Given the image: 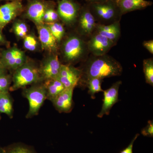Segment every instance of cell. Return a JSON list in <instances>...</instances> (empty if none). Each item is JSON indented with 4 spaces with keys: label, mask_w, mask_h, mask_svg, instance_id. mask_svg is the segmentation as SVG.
Instances as JSON below:
<instances>
[{
    "label": "cell",
    "mask_w": 153,
    "mask_h": 153,
    "mask_svg": "<svg viewBox=\"0 0 153 153\" xmlns=\"http://www.w3.org/2000/svg\"><path fill=\"white\" fill-rule=\"evenodd\" d=\"M85 61L84 67L81 69V78L84 77L85 81L94 77L103 79L120 76L123 72L120 63L107 54L102 56L91 55Z\"/></svg>",
    "instance_id": "1"
},
{
    "label": "cell",
    "mask_w": 153,
    "mask_h": 153,
    "mask_svg": "<svg viewBox=\"0 0 153 153\" xmlns=\"http://www.w3.org/2000/svg\"><path fill=\"white\" fill-rule=\"evenodd\" d=\"M86 4L97 24L107 25L120 22L123 15L117 3L105 0Z\"/></svg>",
    "instance_id": "2"
},
{
    "label": "cell",
    "mask_w": 153,
    "mask_h": 153,
    "mask_svg": "<svg viewBox=\"0 0 153 153\" xmlns=\"http://www.w3.org/2000/svg\"><path fill=\"white\" fill-rule=\"evenodd\" d=\"M80 35H71L64 41L61 47L63 60L71 64L87 59L89 52L86 41Z\"/></svg>",
    "instance_id": "3"
},
{
    "label": "cell",
    "mask_w": 153,
    "mask_h": 153,
    "mask_svg": "<svg viewBox=\"0 0 153 153\" xmlns=\"http://www.w3.org/2000/svg\"><path fill=\"white\" fill-rule=\"evenodd\" d=\"M43 82L41 79L39 68L33 63L27 61L24 65L14 71L12 76V85L10 91H13Z\"/></svg>",
    "instance_id": "4"
},
{
    "label": "cell",
    "mask_w": 153,
    "mask_h": 153,
    "mask_svg": "<svg viewBox=\"0 0 153 153\" xmlns=\"http://www.w3.org/2000/svg\"><path fill=\"white\" fill-rule=\"evenodd\" d=\"M23 94L29 102V108L26 115L27 118L37 115L47 100V91L43 82L31 85L27 88H24Z\"/></svg>",
    "instance_id": "5"
},
{
    "label": "cell",
    "mask_w": 153,
    "mask_h": 153,
    "mask_svg": "<svg viewBox=\"0 0 153 153\" xmlns=\"http://www.w3.org/2000/svg\"><path fill=\"white\" fill-rule=\"evenodd\" d=\"M54 7V3L44 0H28L25 10V16L30 19L36 26L44 24L43 17L47 9Z\"/></svg>",
    "instance_id": "6"
},
{
    "label": "cell",
    "mask_w": 153,
    "mask_h": 153,
    "mask_svg": "<svg viewBox=\"0 0 153 153\" xmlns=\"http://www.w3.org/2000/svg\"><path fill=\"white\" fill-rule=\"evenodd\" d=\"M0 61L7 70L13 71L27 61L25 52L16 46L1 51Z\"/></svg>",
    "instance_id": "7"
},
{
    "label": "cell",
    "mask_w": 153,
    "mask_h": 153,
    "mask_svg": "<svg viewBox=\"0 0 153 153\" xmlns=\"http://www.w3.org/2000/svg\"><path fill=\"white\" fill-rule=\"evenodd\" d=\"M81 8L74 0H57L59 19L66 25H73L77 21Z\"/></svg>",
    "instance_id": "8"
},
{
    "label": "cell",
    "mask_w": 153,
    "mask_h": 153,
    "mask_svg": "<svg viewBox=\"0 0 153 153\" xmlns=\"http://www.w3.org/2000/svg\"><path fill=\"white\" fill-rule=\"evenodd\" d=\"M89 53L94 56L106 55L115 44L104 37L94 31L86 41Z\"/></svg>",
    "instance_id": "9"
},
{
    "label": "cell",
    "mask_w": 153,
    "mask_h": 153,
    "mask_svg": "<svg viewBox=\"0 0 153 153\" xmlns=\"http://www.w3.org/2000/svg\"><path fill=\"white\" fill-rule=\"evenodd\" d=\"M24 10L22 0L9 2L0 6V29L3 30Z\"/></svg>",
    "instance_id": "10"
},
{
    "label": "cell",
    "mask_w": 153,
    "mask_h": 153,
    "mask_svg": "<svg viewBox=\"0 0 153 153\" xmlns=\"http://www.w3.org/2000/svg\"><path fill=\"white\" fill-rule=\"evenodd\" d=\"M82 76L81 69L75 68L71 64H62L57 78L65 88H74Z\"/></svg>",
    "instance_id": "11"
},
{
    "label": "cell",
    "mask_w": 153,
    "mask_h": 153,
    "mask_svg": "<svg viewBox=\"0 0 153 153\" xmlns=\"http://www.w3.org/2000/svg\"><path fill=\"white\" fill-rule=\"evenodd\" d=\"M77 20L79 35L90 37L95 31L97 23L87 4L81 7Z\"/></svg>",
    "instance_id": "12"
},
{
    "label": "cell",
    "mask_w": 153,
    "mask_h": 153,
    "mask_svg": "<svg viewBox=\"0 0 153 153\" xmlns=\"http://www.w3.org/2000/svg\"><path fill=\"white\" fill-rule=\"evenodd\" d=\"M61 65L57 55H52L47 57L39 68L43 82L56 79L59 74Z\"/></svg>",
    "instance_id": "13"
},
{
    "label": "cell",
    "mask_w": 153,
    "mask_h": 153,
    "mask_svg": "<svg viewBox=\"0 0 153 153\" xmlns=\"http://www.w3.org/2000/svg\"><path fill=\"white\" fill-rule=\"evenodd\" d=\"M121 84V81H118L108 89L103 91V104L100 112L97 115L98 117L102 118L104 115H109L113 106L118 101L119 90Z\"/></svg>",
    "instance_id": "14"
},
{
    "label": "cell",
    "mask_w": 153,
    "mask_h": 153,
    "mask_svg": "<svg viewBox=\"0 0 153 153\" xmlns=\"http://www.w3.org/2000/svg\"><path fill=\"white\" fill-rule=\"evenodd\" d=\"M74 88H65L52 102L55 109L60 113H69L73 108Z\"/></svg>",
    "instance_id": "15"
},
{
    "label": "cell",
    "mask_w": 153,
    "mask_h": 153,
    "mask_svg": "<svg viewBox=\"0 0 153 153\" xmlns=\"http://www.w3.org/2000/svg\"><path fill=\"white\" fill-rule=\"evenodd\" d=\"M39 39L42 48L51 52H55L57 49V40L52 35L46 24L37 26Z\"/></svg>",
    "instance_id": "16"
},
{
    "label": "cell",
    "mask_w": 153,
    "mask_h": 153,
    "mask_svg": "<svg viewBox=\"0 0 153 153\" xmlns=\"http://www.w3.org/2000/svg\"><path fill=\"white\" fill-rule=\"evenodd\" d=\"M95 31L106 37L116 45L121 36L120 22L107 25L97 24Z\"/></svg>",
    "instance_id": "17"
},
{
    "label": "cell",
    "mask_w": 153,
    "mask_h": 153,
    "mask_svg": "<svg viewBox=\"0 0 153 153\" xmlns=\"http://www.w3.org/2000/svg\"><path fill=\"white\" fill-rule=\"evenodd\" d=\"M117 3L123 15L132 11L144 10L153 4L152 1L146 0H119Z\"/></svg>",
    "instance_id": "18"
},
{
    "label": "cell",
    "mask_w": 153,
    "mask_h": 153,
    "mask_svg": "<svg viewBox=\"0 0 153 153\" xmlns=\"http://www.w3.org/2000/svg\"><path fill=\"white\" fill-rule=\"evenodd\" d=\"M43 83L47 91V99L51 102L66 88L57 79L46 80Z\"/></svg>",
    "instance_id": "19"
},
{
    "label": "cell",
    "mask_w": 153,
    "mask_h": 153,
    "mask_svg": "<svg viewBox=\"0 0 153 153\" xmlns=\"http://www.w3.org/2000/svg\"><path fill=\"white\" fill-rule=\"evenodd\" d=\"M0 113L5 114L11 118L13 117V102L9 91L0 93Z\"/></svg>",
    "instance_id": "20"
},
{
    "label": "cell",
    "mask_w": 153,
    "mask_h": 153,
    "mask_svg": "<svg viewBox=\"0 0 153 153\" xmlns=\"http://www.w3.org/2000/svg\"><path fill=\"white\" fill-rule=\"evenodd\" d=\"M103 81V79L100 78H90L85 81L88 88V92L92 99L95 98L96 93L99 92L103 91L101 87L102 83Z\"/></svg>",
    "instance_id": "21"
},
{
    "label": "cell",
    "mask_w": 153,
    "mask_h": 153,
    "mask_svg": "<svg viewBox=\"0 0 153 153\" xmlns=\"http://www.w3.org/2000/svg\"><path fill=\"white\" fill-rule=\"evenodd\" d=\"M46 24L52 35L57 40V43H60L65 35V30L63 25L58 22Z\"/></svg>",
    "instance_id": "22"
},
{
    "label": "cell",
    "mask_w": 153,
    "mask_h": 153,
    "mask_svg": "<svg viewBox=\"0 0 153 153\" xmlns=\"http://www.w3.org/2000/svg\"><path fill=\"white\" fill-rule=\"evenodd\" d=\"M143 67L146 82L152 86L153 85V59H145L143 61Z\"/></svg>",
    "instance_id": "23"
},
{
    "label": "cell",
    "mask_w": 153,
    "mask_h": 153,
    "mask_svg": "<svg viewBox=\"0 0 153 153\" xmlns=\"http://www.w3.org/2000/svg\"><path fill=\"white\" fill-rule=\"evenodd\" d=\"M13 29L17 37L24 38L27 35L28 29L26 23L22 20H17L14 22Z\"/></svg>",
    "instance_id": "24"
},
{
    "label": "cell",
    "mask_w": 153,
    "mask_h": 153,
    "mask_svg": "<svg viewBox=\"0 0 153 153\" xmlns=\"http://www.w3.org/2000/svg\"><path fill=\"white\" fill-rule=\"evenodd\" d=\"M59 19V16L57 10H55L54 7L47 9L43 17L44 23H53L58 22Z\"/></svg>",
    "instance_id": "25"
},
{
    "label": "cell",
    "mask_w": 153,
    "mask_h": 153,
    "mask_svg": "<svg viewBox=\"0 0 153 153\" xmlns=\"http://www.w3.org/2000/svg\"><path fill=\"white\" fill-rule=\"evenodd\" d=\"M24 46L27 50L30 51L36 50L38 47V41L35 36L27 35L24 38Z\"/></svg>",
    "instance_id": "26"
},
{
    "label": "cell",
    "mask_w": 153,
    "mask_h": 153,
    "mask_svg": "<svg viewBox=\"0 0 153 153\" xmlns=\"http://www.w3.org/2000/svg\"><path fill=\"white\" fill-rule=\"evenodd\" d=\"M12 84V76L7 74L0 76V93L8 92Z\"/></svg>",
    "instance_id": "27"
},
{
    "label": "cell",
    "mask_w": 153,
    "mask_h": 153,
    "mask_svg": "<svg viewBox=\"0 0 153 153\" xmlns=\"http://www.w3.org/2000/svg\"><path fill=\"white\" fill-rule=\"evenodd\" d=\"M4 153H35L27 147L22 146H17L3 149Z\"/></svg>",
    "instance_id": "28"
},
{
    "label": "cell",
    "mask_w": 153,
    "mask_h": 153,
    "mask_svg": "<svg viewBox=\"0 0 153 153\" xmlns=\"http://www.w3.org/2000/svg\"><path fill=\"white\" fill-rule=\"evenodd\" d=\"M141 134L145 137H153V122L152 120H149L147 125L143 129Z\"/></svg>",
    "instance_id": "29"
},
{
    "label": "cell",
    "mask_w": 153,
    "mask_h": 153,
    "mask_svg": "<svg viewBox=\"0 0 153 153\" xmlns=\"http://www.w3.org/2000/svg\"><path fill=\"white\" fill-rule=\"evenodd\" d=\"M140 135L139 134H137L134 137V138L132 140L131 142L129 144L125 149H124L122 151H121L119 153H133V148L134 143L135 141L137 138Z\"/></svg>",
    "instance_id": "30"
},
{
    "label": "cell",
    "mask_w": 153,
    "mask_h": 153,
    "mask_svg": "<svg viewBox=\"0 0 153 153\" xmlns=\"http://www.w3.org/2000/svg\"><path fill=\"white\" fill-rule=\"evenodd\" d=\"M143 46L152 55L153 54V41L152 40L149 41H144L143 43Z\"/></svg>",
    "instance_id": "31"
},
{
    "label": "cell",
    "mask_w": 153,
    "mask_h": 153,
    "mask_svg": "<svg viewBox=\"0 0 153 153\" xmlns=\"http://www.w3.org/2000/svg\"><path fill=\"white\" fill-rule=\"evenodd\" d=\"M8 42L6 40L5 37L4 36L2 30L0 29V45H8Z\"/></svg>",
    "instance_id": "32"
},
{
    "label": "cell",
    "mask_w": 153,
    "mask_h": 153,
    "mask_svg": "<svg viewBox=\"0 0 153 153\" xmlns=\"http://www.w3.org/2000/svg\"><path fill=\"white\" fill-rule=\"evenodd\" d=\"M7 70L6 69L4 66L3 65L2 63L0 61V76L7 74Z\"/></svg>",
    "instance_id": "33"
},
{
    "label": "cell",
    "mask_w": 153,
    "mask_h": 153,
    "mask_svg": "<svg viewBox=\"0 0 153 153\" xmlns=\"http://www.w3.org/2000/svg\"><path fill=\"white\" fill-rule=\"evenodd\" d=\"M87 3L95 2L102 1L105 0H86Z\"/></svg>",
    "instance_id": "34"
},
{
    "label": "cell",
    "mask_w": 153,
    "mask_h": 153,
    "mask_svg": "<svg viewBox=\"0 0 153 153\" xmlns=\"http://www.w3.org/2000/svg\"><path fill=\"white\" fill-rule=\"evenodd\" d=\"M20 1V0H0V2L3 1Z\"/></svg>",
    "instance_id": "35"
},
{
    "label": "cell",
    "mask_w": 153,
    "mask_h": 153,
    "mask_svg": "<svg viewBox=\"0 0 153 153\" xmlns=\"http://www.w3.org/2000/svg\"><path fill=\"white\" fill-rule=\"evenodd\" d=\"M0 153H4L3 152V149L0 146Z\"/></svg>",
    "instance_id": "36"
},
{
    "label": "cell",
    "mask_w": 153,
    "mask_h": 153,
    "mask_svg": "<svg viewBox=\"0 0 153 153\" xmlns=\"http://www.w3.org/2000/svg\"><path fill=\"white\" fill-rule=\"evenodd\" d=\"M111 1H114L115 2L117 3L119 0H111Z\"/></svg>",
    "instance_id": "37"
},
{
    "label": "cell",
    "mask_w": 153,
    "mask_h": 153,
    "mask_svg": "<svg viewBox=\"0 0 153 153\" xmlns=\"http://www.w3.org/2000/svg\"><path fill=\"white\" fill-rule=\"evenodd\" d=\"M1 114L0 113V120H1Z\"/></svg>",
    "instance_id": "38"
}]
</instances>
